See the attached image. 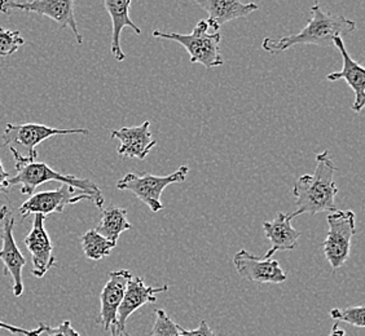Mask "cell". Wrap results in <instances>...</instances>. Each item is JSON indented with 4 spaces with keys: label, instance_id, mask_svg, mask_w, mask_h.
<instances>
[{
    "label": "cell",
    "instance_id": "29",
    "mask_svg": "<svg viewBox=\"0 0 365 336\" xmlns=\"http://www.w3.org/2000/svg\"><path fill=\"white\" fill-rule=\"evenodd\" d=\"M346 335V331L344 330H341L338 327V322L334 323V326L331 327V331H330V334L328 336H344Z\"/></svg>",
    "mask_w": 365,
    "mask_h": 336
},
{
    "label": "cell",
    "instance_id": "20",
    "mask_svg": "<svg viewBox=\"0 0 365 336\" xmlns=\"http://www.w3.org/2000/svg\"><path fill=\"white\" fill-rule=\"evenodd\" d=\"M133 226L127 220V211L117 206H109L108 209L101 212V220L98 228L100 236L112 241L113 243H117L120 234L123 231H130Z\"/></svg>",
    "mask_w": 365,
    "mask_h": 336
},
{
    "label": "cell",
    "instance_id": "1",
    "mask_svg": "<svg viewBox=\"0 0 365 336\" xmlns=\"http://www.w3.org/2000/svg\"><path fill=\"white\" fill-rule=\"evenodd\" d=\"M337 167L330 158L329 152L324 150L317 155V168L312 175H303L295 182L292 193L295 198V212L288 214L294 217L309 214L317 215L320 212H333L337 210L336 196L338 194L334 174Z\"/></svg>",
    "mask_w": 365,
    "mask_h": 336
},
{
    "label": "cell",
    "instance_id": "22",
    "mask_svg": "<svg viewBox=\"0 0 365 336\" xmlns=\"http://www.w3.org/2000/svg\"><path fill=\"white\" fill-rule=\"evenodd\" d=\"M364 313V305H354L344 309H331L329 315L337 322L350 323L351 326L363 329L365 327Z\"/></svg>",
    "mask_w": 365,
    "mask_h": 336
},
{
    "label": "cell",
    "instance_id": "5",
    "mask_svg": "<svg viewBox=\"0 0 365 336\" xmlns=\"http://www.w3.org/2000/svg\"><path fill=\"white\" fill-rule=\"evenodd\" d=\"M206 20H200L190 34H178L155 30L153 36L158 39H168L182 44L190 57V63H201L206 69L222 66L223 56L220 51L222 34L219 31L209 33Z\"/></svg>",
    "mask_w": 365,
    "mask_h": 336
},
{
    "label": "cell",
    "instance_id": "14",
    "mask_svg": "<svg viewBox=\"0 0 365 336\" xmlns=\"http://www.w3.org/2000/svg\"><path fill=\"white\" fill-rule=\"evenodd\" d=\"M44 221L46 216L34 215L33 228L24 241L28 251L31 253L33 274L36 278H43L49 269L56 264V258L53 256V245L44 228Z\"/></svg>",
    "mask_w": 365,
    "mask_h": 336
},
{
    "label": "cell",
    "instance_id": "27",
    "mask_svg": "<svg viewBox=\"0 0 365 336\" xmlns=\"http://www.w3.org/2000/svg\"><path fill=\"white\" fill-rule=\"evenodd\" d=\"M178 330H179L180 336H217L205 320H202V321L200 322V326H198L197 329H182V326L178 325Z\"/></svg>",
    "mask_w": 365,
    "mask_h": 336
},
{
    "label": "cell",
    "instance_id": "12",
    "mask_svg": "<svg viewBox=\"0 0 365 336\" xmlns=\"http://www.w3.org/2000/svg\"><path fill=\"white\" fill-rule=\"evenodd\" d=\"M233 266L240 277L259 285H280L288 278L277 260L258 258L246 250L233 256Z\"/></svg>",
    "mask_w": 365,
    "mask_h": 336
},
{
    "label": "cell",
    "instance_id": "11",
    "mask_svg": "<svg viewBox=\"0 0 365 336\" xmlns=\"http://www.w3.org/2000/svg\"><path fill=\"white\" fill-rule=\"evenodd\" d=\"M169 290V285L161 286H148L141 277H131L127 283L126 291L120 303V308L117 312V323L115 327L110 332V336H128L126 330V323L128 318L134 312L148 303L155 304L157 301L155 295L166 293Z\"/></svg>",
    "mask_w": 365,
    "mask_h": 336
},
{
    "label": "cell",
    "instance_id": "23",
    "mask_svg": "<svg viewBox=\"0 0 365 336\" xmlns=\"http://www.w3.org/2000/svg\"><path fill=\"white\" fill-rule=\"evenodd\" d=\"M155 321L149 336H180L178 323L163 309H155Z\"/></svg>",
    "mask_w": 365,
    "mask_h": 336
},
{
    "label": "cell",
    "instance_id": "16",
    "mask_svg": "<svg viewBox=\"0 0 365 336\" xmlns=\"http://www.w3.org/2000/svg\"><path fill=\"white\" fill-rule=\"evenodd\" d=\"M333 44H334V47H337L341 56H342L344 66L341 71L330 73L327 79L330 82L344 80L346 83L349 84V87L351 88L354 96H355V101L352 104V110L355 112H360L365 105V68L363 65L356 63L355 60H352L347 49L344 48L342 38H336Z\"/></svg>",
    "mask_w": 365,
    "mask_h": 336
},
{
    "label": "cell",
    "instance_id": "9",
    "mask_svg": "<svg viewBox=\"0 0 365 336\" xmlns=\"http://www.w3.org/2000/svg\"><path fill=\"white\" fill-rule=\"evenodd\" d=\"M79 191V190H78ZM76 188L71 185L61 184L60 188L55 190H46L31 194L28 201H25L20 206L19 212L22 219H26L30 215H43L47 216L51 214H61L68 206L82 202V201H91L92 198L85 193H78Z\"/></svg>",
    "mask_w": 365,
    "mask_h": 336
},
{
    "label": "cell",
    "instance_id": "19",
    "mask_svg": "<svg viewBox=\"0 0 365 336\" xmlns=\"http://www.w3.org/2000/svg\"><path fill=\"white\" fill-rule=\"evenodd\" d=\"M104 7L112 20L110 51H112L113 57L117 61H123L126 55L120 48L122 30L125 28H131L138 36L141 34L140 28L136 26L135 22L130 19L131 0H104Z\"/></svg>",
    "mask_w": 365,
    "mask_h": 336
},
{
    "label": "cell",
    "instance_id": "15",
    "mask_svg": "<svg viewBox=\"0 0 365 336\" xmlns=\"http://www.w3.org/2000/svg\"><path fill=\"white\" fill-rule=\"evenodd\" d=\"M150 122L145 120L140 126L122 127L120 130H113L112 139L120 141L118 154L128 159L144 161L150 150L157 145L150 132Z\"/></svg>",
    "mask_w": 365,
    "mask_h": 336
},
{
    "label": "cell",
    "instance_id": "24",
    "mask_svg": "<svg viewBox=\"0 0 365 336\" xmlns=\"http://www.w3.org/2000/svg\"><path fill=\"white\" fill-rule=\"evenodd\" d=\"M25 44L20 31L0 28V57H9Z\"/></svg>",
    "mask_w": 365,
    "mask_h": 336
},
{
    "label": "cell",
    "instance_id": "25",
    "mask_svg": "<svg viewBox=\"0 0 365 336\" xmlns=\"http://www.w3.org/2000/svg\"><path fill=\"white\" fill-rule=\"evenodd\" d=\"M41 336H81L79 332L73 329L71 321H63L57 327H51L48 325H44Z\"/></svg>",
    "mask_w": 365,
    "mask_h": 336
},
{
    "label": "cell",
    "instance_id": "10",
    "mask_svg": "<svg viewBox=\"0 0 365 336\" xmlns=\"http://www.w3.org/2000/svg\"><path fill=\"white\" fill-rule=\"evenodd\" d=\"M0 223H1V250L0 260L4 264V274L11 275L14 280V295L20 298L24 294V280H22V269L26 264L20 248L14 241V216L12 210L7 204L0 209Z\"/></svg>",
    "mask_w": 365,
    "mask_h": 336
},
{
    "label": "cell",
    "instance_id": "28",
    "mask_svg": "<svg viewBox=\"0 0 365 336\" xmlns=\"http://www.w3.org/2000/svg\"><path fill=\"white\" fill-rule=\"evenodd\" d=\"M9 179H11V176L3 167V163L0 159V193H7V190L9 189V187H8Z\"/></svg>",
    "mask_w": 365,
    "mask_h": 336
},
{
    "label": "cell",
    "instance_id": "13",
    "mask_svg": "<svg viewBox=\"0 0 365 336\" xmlns=\"http://www.w3.org/2000/svg\"><path fill=\"white\" fill-rule=\"evenodd\" d=\"M131 277L133 274L127 269L109 273V280L100 294V315L98 318V322L106 331L112 332L115 327L117 312Z\"/></svg>",
    "mask_w": 365,
    "mask_h": 336
},
{
    "label": "cell",
    "instance_id": "6",
    "mask_svg": "<svg viewBox=\"0 0 365 336\" xmlns=\"http://www.w3.org/2000/svg\"><path fill=\"white\" fill-rule=\"evenodd\" d=\"M188 174V166H180L175 172L169 176H155L147 172L136 175L130 172L117 182V189L133 193L143 204H147L152 212L157 214L163 210V204L161 202L162 191L169 185L185 182Z\"/></svg>",
    "mask_w": 365,
    "mask_h": 336
},
{
    "label": "cell",
    "instance_id": "7",
    "mask_svg": "<svg viewBox=\"0 0 365 336\" xmlns=\"http://www.w3.org/2000/svg\"><path fill=\"white\" fill-rule=\"evenodd\" d=\"M327 221L329 231L324 241L323 251L333 271H337L350 258L351 238L356 233L355 212L336 210L330 212Z\"/></svg>",
    "mask_w": 365,
    "mask_h": 336
},
{
    "label": "cell",
    "instance_id": "8",
    "mask_svg": "<svg viewBox=\"0 0 365 336\" xmlns=\"http://www.w3.org/2000/svg\"><path fill=\"white\" fill-rule=\"evenodd\" d=\"M16 11L41 14L57 22L60 28H71L78 44L83 43V38L78 30L74 14V0H0V14H12Z\"/></svg>",
    "mask_w": 365,
    "mask_h": 336
},
{
    "label": "cell",
    "instance_id": "26",
    "mask_svg": "<svg viewBox=\"0 0 365 336\" xmlns=\"http://www.w3.org/2000/svg\"><path fill=\"white\" fill-rule=\"evenodd\" d=\"M43 327H44V323H39V326L34 330L21 329V327H17V326H14V325H8V323L0 321V330H7V331L12 332L14 335L41 336Z\"/></svg>",
    "mask_w": 365,
    "mask_h": 336
},
{
    "label": "cell",
    "instance_id": "4",
    "mask_svg": "<svg viewBox=\"0 0 365 336\" xmlns=\"http://www.w3.org/2000/svg\"><path fill=\"white\" fill-rule=\"evenodd\" d=\"M16 171V176L8 180V187H21L20 190L24 196L34 194L36 188L46 182H57L71 185L79 191L91 196L92 202L96 204L98 209H101L106 202L101 190L95 182L88 179H79L74 175H63L42 162L28 163L22 167L17 168Z\"/></svg>",
    "mask_w": 365,
    "mask_h": 336
},
{
    "label": "cell",
    "instance_id": "2",
    "mask_svg": "<svg viewBox=\"0 0 365 336\" xmlns=\"http://www.w3.org/2000/svg\"><path fill=\"white\" fill-rule=\"evenodd\" d=\"M355 30V22L339 14H328L317 3L311 8L309 21L298 34L284 38H264L262 48L271 55H279L298 44L330 47L336 38L350 36Z\"/></svg>",
    "mask_w": 365,
    "mask_h": 336
},
{
    "label": "cell",
    "instance_id": "21",
    "mask_svg": "<svg viewBox=\"0 0 365 336\" xmlns=\"http://www.w3.org/2000/svg\"><path fill=\"white\" fill-rule=\"evenodd\" d=\"M81 242H82V250L85 252L86 258L95 261L109 256L117 246V243H113L112 241L100 236L95 229L86 231L82 236Z\"/></svg>",
    "mask_w": 365,
    "mask_h": 336
},
{
    "label": "cell",
    "instance_id": "17",
    "mask_svg": "<svg viewBox=\"0 0 365 336\" xmlns=\"http://www.w3.org/2000/svg\"><path fill=\"white\" fill-rule=\"evenodd\" d=\"M197 6L202 8L209 19L206 20L209 28L219 31V28L227 22L246 17L259 9L255 3H242L241 0H195Z\"/></svg>",
    "mask_w": 365,
    "mask_h": 336
},
{
    "label": "cell",
    "instance_id": "3",
    "mask_svg": "<svg viewBox=\"0 0 365 336\" xmlns=\"http://www.w3.org/2000/svg\"><path fill=\"white\" fill-rule=\"evenodd\" d=\"M87 128H71V130H60L52 127L38 125V123H26V125H7L3 133V145L8 147L14 155V168L22 167L28 163L36 162L38 158L36 147L43 141L48 140L53 136H65V135H88Z\"/></svg>",
    "mask_w": 365,
    "mask_h": 336
},
{
    "label": "cell",
    "instance_id": "18",
    "mask_svg": "<svg viewBox=\"0 0 365 336\" xmlns=\"http://www.w3.org/2000/svg\"><path fill=\"white\" fill-rule=\"evenodd\" d=\"M263 231L271 242V248L263 259H271L277 251H293L298 246L301 233L292 226V219L285 212H279L272 221H264Z\"/></svg>",
    "mask_w": 365,
    "mask_h": 336
}]
</instances>
